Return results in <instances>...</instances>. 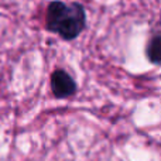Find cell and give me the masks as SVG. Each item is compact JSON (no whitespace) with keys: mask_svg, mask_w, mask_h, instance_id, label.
Returning a JSON list of instances; mask_svg holds the SVG:
<instances>
[{"mask_svg":"<svg viewBox=\"0 0 161 161\" xmlns=\"http://www.w3.org/2000/svg\"><path fill=\"white\" fill-rule=\"evenodd\" d=\"M47 28L57 33L64 40H74L86 24L85 8L79 3H65L61 0L50 3L45 14Z\"/></svg>","mask_w":161,"mask_h":161,"instance_id":"cell-1","label":"cell"},{"mask_svg":"<svg viewBox=\"0 0 161 161\" xmlns=\"http://www.w3.org/2000/svg\"><path fill=\"white\" fill-rule=\"evenodd\" d=\"M51 91L59 99L72 96L76 92V83L64 69H57L51 75Z\"/></svg>","mask_w":161,"mask_h":161,"instance_id":"cell-2","label":"cell"},{"mask_svg":"<svg viewBox=\"0 0 161 161\" xmlns=\"http://www.w3.org/2000/svg\"><path fill=\"white\" fill-rule=\"evenodd\" d=\"M147 58L150 59L153 64L161 65V36H156L148 41L147 45Z\"/></svg>","mask_w":161,"mask_h":161,"instance_id":"cell-3","label":"cell"}]
</instances>
